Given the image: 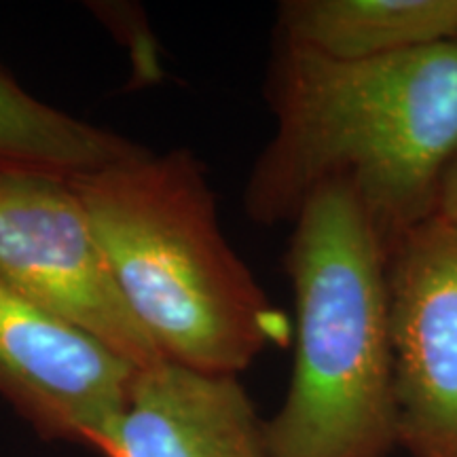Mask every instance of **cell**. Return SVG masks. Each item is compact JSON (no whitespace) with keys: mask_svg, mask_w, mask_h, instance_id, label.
<instances>
[{"mask_svg":"<svg viewBox=\"0 0 457 457\" xmlns=\"http://www.w3.org/2000/svg\"><path fill=\"white\" fill-rule=\"evenodd\" d=\"M265 98L276 131L245 182L250 220L293 225L335 182L356 193L386 250L436 214L457 159V38L373 60L276 38Z\"/></svg>","mask_w":457,"mask_h":457,"instance_id":"6da1fadb","label":"cell"},{"mask_svg":"<svg viewBox=\"0 0 457 457\" xmlns=\"http://www.w3.org/2000/svg\"><path fill=\"white\" fill-rule=\"evenodd\" d=\"M125 303L163 360L237 377L290 339L222 233L216 193L188 148L72 176Z\"/></svg>","mask_w":457,"mask_h":457,"instance_id":"7a4b0ae2","label":"cell"},{"mask_svg":"<svg viewBox=\"0 0 457 457\" xmlns=\"http://www.w3.org/2000/svg\"><path fill=\"white\" fill-rule=\"evenodd\" d=\"M387 250L356 193L322 187L293 222L295 362L265 421L271 457H387L398 409L387 330Z\"/></svg>","mask_w":457,"mask_h":457,"instance_id":"3957f363","label":"cell"},{"mask_svg":"<svg viewBox=\"0 0 457 457\" xmlns=\"http://www.w3.org/2000/svg\"><path fill=\"white\" fill-rule=\"evenodd\" d=\"M0 279L138 369L163 362L114 282L71 174L0 162Z\"/></svg>","mask_w":457,"mask_h":457,"instance_id":"277c9868","label":"cell"},{"mask_svg":"<svg viewBox=\"0 0 457 457\" xmlns=\"http://www.w3.org/2000/svg\"><path fill=\"white\" fill-rule=\"evenodd\" d=\"M398 445L457 457V220L434 214L387 250Z\"/></svg>","mask_w":457,"mask_h":457,"instance_id":"5b68a950","label":"cell"},{"mask_svg":"<svg viewBox=\"0 0 457 457\" xmlns=\"http://www.w3.org/2000/svg\"><path fill=\"white\" fill-rule=\"evenodd\" d=\"M140 369L0 279V396L45 441L102 449Z\"/></svg>","mask_w":457,"mask_h":457,"instance_id":"8992f818","label":"cell"},{"mask_svg":"<svg viewBox=\"0 0 457 457\" xmlns=\"http://www.w3.org/2000/svg\"><path fill=\"white\" fill-rule=\"evenodd\" d=\"M104 457H271L265 421L237 377L163 362L140 369Z\"/></svg>","mask_w":457,"mask_h":457,"instance_id":"52a82bcc","label":"cell"},{"mask_svg":"<svg viewBox=\"0 0 457 457\" xmlns=\"http://www.w3.org/2000/svg\"><path fill=\"white\" fill-rule=\"evenodd\" d=\"M276 38L330 60H373L457 38V0H286Z\"/></svg>","mask_w":457,"mask_h":457,"instance_id":"ba28073f","label":"cell"},{"mask_svg":"<svg viewBox=\"0 0 457 457\" xmlns=\"http://www.w3.org/2000/svg\"><path fill=\"white\" fill-rule=\"evenodd\" d=\"M145 148L38 100L0 64V162L79 176L128 162Z\"/></svg>","mask_w":457,"mask_h":457,"instance_id":"9c48e42d","label":"cell"},{"mask_svg":"<svg viewBox=\"0 0 457 457\" xmlns=\"http://www.w3.org/2000/svg\"><path fill=\"white\" fill-rule=\"evenodd\" d=\"M436 214L457 220V159L451 163V168L443 179L441 193H438Z\"/></svg>","mask_w":457,"mask_h":457,"instance_id":"30bf717a","label":"cell"}]
</instances>
